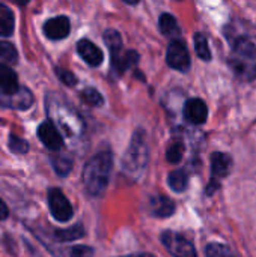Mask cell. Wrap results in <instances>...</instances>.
Masks as SVG:
<instances>
[{
    "instance_id": "obj_1",
    "label": "cell",
    "mask_w": 256,
    "mask_h": 257,
    "mask_svg": "<svg viewBox=\"0 0 256 257\" xmlns=\"http://www.w3.org/2000/svg\"><path fill=\"white\" fill-rule=\"evenodd\" d=\"M113 158L110 152H100L92 157L83 170V182L91 196H101L107 188Z\"/></svg>"
},
{
    "instance_id": "obj_2",
    "label": "cell",
    "mask_w": 256,
    "mask_h": 257,
    "mask_svg": "<svg viewBox=\"0 0 256 257\" xmlns=\"http://www.w3.org/2000/svg\"><path fill=\"white\" fill-rule=\"evenodd\" d=\"M229 66L243 81L256 78V45L247 38H238L229 56Z\"/></svg>"
},
{
    "instance_id": "obj_3",
    "label": "cell",
    "mask_w": 256,
    "mask_h": 257,
    "mask_svg": "<svg viewBox=\"0 0 256 257\" xmlns=\"http://www.w3.org/2000/svg\"><path fill=\"white\" fill-rule=\"evenodd\" d=\"M146 163H148V145L145 140V133L142 130H137L133 134L131 143L124 155L122 170L127 176L136 179L143 173Z\"/></svg>"
},
{
    "instance_id": "obj_4",
    "label": "cell",
    "mask_w": 256,
    "mask_h": 257,
    "mask_svg": "<svg viewBox=\"0 0 256 257\" xmlns=\"http://www.w3.org/2000/svg\"><path fill=\"white\" fill-rule=\"evenodd\" d=\"M104 42L110 50V57H112V69L116 74H124L128 68H131L133 65L137 63L139 54L133 50L125 51L124 50V44H122V38L121 35L113 30L109 29L104 32Z\"/></svg>"
},
{
    "instance_id": "obj_5",
    "label": "cell",
    "mask_w": 256,
    "mask_h": 257,
    "mask_svg": "<svg viewBox=\"0 0 256 257\" xmlns=\"http://www.w3.org/2000/svg\"><path fill=\"white\" fill-rule=\"evenodd\" d=\"M161 242L174 257H198L193 244L177 232H172V230L163 232Z\"/></svg>"
},
{
    "instance_id": "obj_6",
    "label": "cell",
    "mask_w": 256,
    "mask_h": 257,
    "mask_svg": "<svg viewBox=\"0 0 256 257\" xmlns=\"http://www.w3.org/2000/svg\"><path fill=\"white\" fill-rule=\"evenodd\" d=\"M48 206L54 220L60 223H66L72 218L74 209L69 200L66 199V196L59 188H51L48 191Z\"/></svg>"
},
{
    "instance_id": "obj_7",
    "label": "cell",
    "mask_w": 256,
    "mask_h": 257,
    "mask_svg": "<svg viewBox=\"0 0 256 257\" xmlns=\"http://www.w3.org/2000/svg\"><path fill=\"white\" fill-rule=\"evenodd\" d=\"M166 60L170 68L181 71V72H187L190 68V54H189L186 44L180 39L172 41L167 47Z\"/></svg>"
},
{
    "instance_id": "obj_8",
    "label": "cell",
    "mask_w": 256,
    "mask_h": 257,
    "mask_svg": "<svg viewBox=\"0 0 256 257\" xmlns=\"http://www.w3.org/2000/svg\"><path fill=\"white\" fill-rule=\"evenodd\" d=\"M232 169V158L228 154H222V152H216L211 157V184L208 191L214 187H219V181L226 178L229 175Z\"/></svg>"
},
{
    "instance_id": "obj_9",
    "label": "cell",
    "mask_w": 256,
    "mask_h": 257,
    "mask_svg": "<svg viewBox=\"0 0 256 257\" xmlns=\"http://www.w3.org/2000/svg\"><path fill=\"white\" fill-rule=\"evenodd\" d=\"M38 137L42 142V145L48 148L50 151H60L63 146V139L51 120H45L39 125Z\"/></svg>"
},
{
    "instance_id": "obj_10",
    "label": "cell",
    "mask_w": 256,
    "mask_h": 257,
    "mask_svg": "<svg viewBox=\"0 0 256 257\" xmlns=\"http://www.w3.org/2000/svg\"><path fill=\"white\" fill-rule=\"evenodd\" d=\"M184 117H186V120H189L190 123H195V125L204 123L208 117L207 104L199 98L189 99L184 105Z\"/></svg>"
},
{
    "instance_id": "obj_11",
    "label": "cell",
    "mask_w": 256,
    "mask_h": 257,
    "mask_svg": "<svg viewBox=\"0 0 256 257\" xmlns=\"http://www.w3.org/2000/svg\"><path fill=\"white\" fill-rule=\"evenodd\" d=\"M69 30H71V24L66 17H56L44 24V33L51 41H59L66 38L69 35Z\"/></svg>"
},
{
    "instance_id": "obj_12",
    "label": "cell",
    "mask_w": 256,
    "mask_h": 257,
    "mask_svg": "<svg viewBox=\"0 0 256 257\" xmlns=\"http://www.w3.org/2000/svg\"><path fill=\"white\" fill-rule=\"evenodd\" d=\"M77 53L89 66H98L103 62V51L89 39H80L78 41Z\"/></svg>"
},
{
    "instance_id": "obj_13",
    "label": "cell",
    "mask_w": 256,
    "mask_h": 257,
    "mask_svg": "<svg viewBox=\"0 0 256 257\" xmlns=\"http://www.w3.org/2000/svg\"><path fill=\"white\" fill-rule=\"evenodd\" d=\"M20 89L18 77L12 68L8 65H0V93L5 96H11L17 93Z\"/></svg>"
},
{
    "instance_id": "obj_14",
    "label": "cell",
    "mask_w": 256,
    "mask_h": 257,
    "mask_svg": "<svg viewBox=\"0 0 256 257\" xmlns=\"http://www.w3.org/2000/svg\"><path fill=\"white\" fill-rule=\"evenodd\" d=\"M149 208L152 215L160 218L170 217L175 212V203L164 196H154L149 202Z\"/></svg>"
},
{
    "instance_id": "obj_15",
    "label": "cell",
    "mask_w": 256,
    "mask_h": 257,
    "mask_svg": "<svg viewBox=\"0 0 256 257\" xmlns=\"http://www.w3.org/2000/svg\"><path fill=\"white\" fill-rule=\"evenodd\" d=\"M9 98H11V101L6 105L12 107V108H17V110H27L33 104V95L26 87H20L18 92L11 95Z\"/></svg>"
},
{
    "instance_id": "obj_16",
    "label": "cell",
    "mask_w": 256,
    "mask_h": 257,
    "mask_svg": "<svg viewBox=\"0 0 256 257\" xmlns=\"http://www.w3.org/2000/svg\"><path fill=\"white\" fill-rule=\"evenodd\" d=\"M14 27H15V18L12 11L0 3V36L9 38L14 33Z\"/></svg>"
},
{
    "instance_id": "obj_17",
    "label": "cell",
    "mask_w": 256,
    "mask_h": 257,
    "mask_svg": "<svg viewBox=\"0 0 256 257\" xmlns=\"http://www.w3.org/2000/svg\"><path fill=\"white\" fill-rule=\"evenodd\" d=\"M158 27H160V32L164 36L175 38V36L180 35V26H178L175 17L170 15V14H161L160 20H158Z\"/></svg>"
},
{
    "instance_id": "obj_18",
    "label": "cell",
    "mask_w": 256,
    "mask_h": 257,
    "mask_svg": "<svg viewBox=\"0 0 256 257\" xmlns=\"http://www.w3.org/2000/svg\"><path fill=\"white\" fill-rule=\"evenodd\" d=\"M83 235H84V227L81 224H75V226H71L68 229H57V230H54V238L57 241H63V242L80 239V238H83Z\"/></svg>"
},
{
    "instance_id": "obj_19",
    "label": "cell",
    "mask_w": 256,
    "mask_h": 257,
    "mask_svg": "<svg viewBox=\"0 0 256 257\" xmlns=\"http://www.w3.org/2000/svg\"><path fill=\"white\" fill-rule=\"evenodd\" d=\"M167 184L169 187L175 191V193H183L187 185H189V175L186 170L180 169V170H174L169 178H167Z\"/></svg>"
},
{
    "instance_id": "obj_20",
    "label": "cell",
    "mask_w": 256,
    "mask_h": 257,
    "mask_svg": "<svg viewBox=\"0 0 256 257\" xmlns=\"http://www.w3.org/2000/svg\"><path fill=\"white\" fill-rule=\"evenodd\" d=\"M51 163L59 176H66L72 169V160L68 155H54L51 158Z\"/></svg>"
},
{
    "instance_id": "obj_21",
    "label": "cell",
    "mask_w": 256,
    "mask_h": 257,
    "mask_svg": "<svg viewBox=\"0 0 256 257\" xmlns=\"http://www.w3.org/2000/svg\"><path fill=\"white\" fill-rule=\"evenodd\" d=\"M18 59V53H17V48L8 42V41H0V60L5 62V63H15Z\"/></svg>"
},
{
    "instance_id": "obj_22",
    "label": "cell",
    "mask_w": 256,
    "mask_h": 257,
    "mask_svg": "<svg viewBox=\"0 0 256 257\" xmlns=\"http://www.w3.org/2000/svg\"><path fill=\"white\" fill-rule=\"evenodd\" d=\"M195 50L196 54L202 59V60H210L211 59V51L208 48V41L202 33H196L195 35Z\"/></svg>"
},
{
    "instance_id": "obj_23",
    "label": "cell",
    "mask_w": 256,
    "mask_h": 257,
    "mask_svg": "<svg viewBox=\"0 0 256 257\" xmlns=\"http://www.w3.org/2000/svg\"><path fill=\"white\" fill-rule=\"evenodd\" d=\"M81 99L88 104V105H92V107H101L104 104V99H103V95L94 89V87H86L83 92H81Z\"/></svg>"
},
{
    "instance_id": "obj_24",
    "label": "cell",
    "mask_w": 256,
    "mask_h": 257,
    "mask_svg": "<svg viewBox=\"0 0 256 257\" xmlns=\"http://www.w3.org/2000/svg\"><path fill=\"white\" fill-rule=\"evenodd\" d=\"M183 155H184V145L181 142H174L166 152V158L172 164L180 163L183 160Z\"/></svg>"
},
{
    "instance_id": "obj_25",
    "label": "cell",
    "mask_w": 256,
    "mask_h": 257,
    "mask_svg": "<svg viewBox=\"0 0 256 257\" xmlns=\"http://www.w3.org/2000/svg\"><path fill=\"white\" fill-rule=\"evenodd\" d=\"M9 148L15 154H26L29 151V143L14 134L9 136Z\"/></svg>"
},
{
    "instance_id": "obj_26",
    "label": "cell",
    "mask_w": 256,
    "mask_h": 257,
    "mask_svg": "<svg viewBox=\"0 0 256 257\" xmlns=\"http://www.w3.org/2000/svg\"><path fill=\"white\" fill-rule=\"evenodd\" d=\"M205 253H207V257H232L228 247H225L222 244H210L207 247Z\"/></svg>"
},
{
    "instance_id": "obj_27",
    "label": "cell",
    "mask_w": 256,
    "mask_h": 257,
    "mask_svg": "<svg viewBox=\"0 0 256 257\" xmlns=\"http://www.w3.org/2000/svg\"><path fill=\"white\" fill-rule=\"evenodd\" d=\"M56 75L59 77V80L66 84V86H74L77 83V78L72 72H69L68 69H63V68H57L56 69Z\"/></svg>"
},
{
    "instance_id": "obj_28",
    "label": "cell",
    "mask_w": 256,
    "mask_h": 257,
    "mask_svg": "<svg viewBox=\"0 0 256 257\" xmlns=\"http://www.w3.org/2000/svg\"><path fill=\"white\" fill-rule=\"evenodd\" d=\"M69 256L71 257H92L94 256V250L91 247H86V245H77V247H72L71 251H69Z\"/></svg>"
},
{
    "instance_id": "obj_29",
    "label": "cell",
    "mask_w": 256,
    "mask_h": 257,
    "mask_svg": "<svg viewBox=\"0 0 256 257\" xmlns=\"http://www.w3.org/2000/svg\"><path fill=\"white\" fill-rule=\"evenodd\" d=\"M8 215H9V209H8V206H6V203L0 199V220L8 218Z\"/></svg>"
},
{
    "instance_id": "obj_30",
    "label": "cell",
    "mask_w": 256,
    "mask_h": 257,
    "mask_svg": "<svg viewBox=\"0 0 256 257\" xmlns=\"http://www.w3.org/2000/svg\"><path fill=\"white\" fill-rule=\"evenodd\" d=\"M122 257H155L152 254H146V253H139V254H130V256H122Z\"/></svg>"
},
{
    "instance_id": "obj_31",
    "label": "cell",
    "mask_w": 256,
    "mask_h": 257,
    "mask_svg": "<svg viewBox=\"0 0 256 257\" xmlns=\"http://www.w3.org/2000/svg\"><path fill=\"white\" fill-rule=\"evenodd\" d=\"M125 3H128V5H136V3H139L140 0H124Z\"/></svg>"
},
{
    "instance_id": "obj_32",
    "label": "cell",
    "mask_w": 256,
    "mask_h": 257,
    "mask_svg": "<svg viewBox=\"0 0 256 257\" xmlns=\"http://www.w3.org/2000/svg\"><path fill=\"white\" fill-rule=\"evenodd\" d=\"M15 2H17L18 5H27V3H29V0H15Z\"/></svg>"
}]
</instances>
